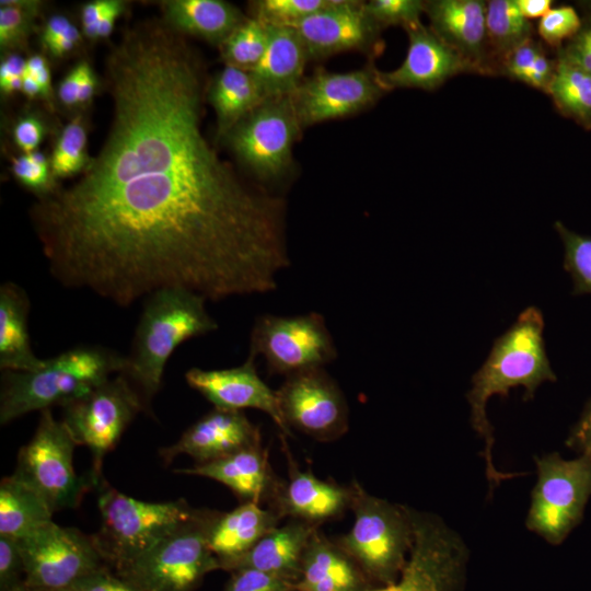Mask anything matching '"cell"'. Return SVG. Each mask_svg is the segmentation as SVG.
<instances>
[{
    "mask_svg": "<svg viewBox=\"0 0 591 591\" xmlns=\"http://www.w3.org/2000/svg\"><path fill=\"white\" fill-rule=\"evenodd\" d=\"M559 56L591 74V22L582 24Z\"/></svg>",
    "mask_w": 591,
    "mask_h": 591,
    "instance_id": "cell-46",
    "label": "cell"
},
{
    "mask_svg": "<svg viewBox=\"0 0 591 591\" xmlns=\"http://www.w3.org/2000/svg\"><path fill=\"white\" fill-rule=\"evenodd\" d=\"M372 583L357 564L318 528L305 547L296 591H363Z\"/></svg>",
    "mask_w": 591,
    "mask_h": 591,
    "instance_id": "cell-25",
    "label": "cell"
},
{
    "mask_svg": "<svg viewBox=\"0 0 591 591\" xmlns=\"http://www.w3.org/2000/svg\"><path fill=\"white\" fill-rule=\"evenodd\" d=\"M61 407V420L73 440L91 452V477L96 487L103 478L105 455L116 447L137 414L147 409L146 405L130 381L119 373Z\"/></svg>",
    "mask_w": 591,
    "mask_h": 591,
    "instance_id": "cell-10",
    "label": "cell"
},
{
    "mask_svg": "<svg viewBox=\"0 0 591 591\" xmlns=\"http://www.w3.org/2000/svg\"><path fill=\"white\" fill-rule=\"evenodd\" d=\"M332 0H255L250 2V18L268 26L294 27Z\"/></svg>",
    "mask_w": 591,
    "mask_h": 591,
    "instance_id": "cell-36",
    "label": "cell"
},
{
    "mask_svg": "<svg viewBox=\"0 0 591 591\" xmlns=\"http://www.w3.org/2000/svg\"><path fill=\"white\" fill-rule=\"evenodd\" d=\"M187 384L213 407L227 410L253 408L269 415L283 437L291 436L278 403L276 391L258 375L255 358L247 357L239 367L219 370L192 368L185 373Z\"/></svg>",
    "mask_w": 591,
    "mask_h": 591,
    "instance_id": "cell-18",
    "label": "cell"
},
{
    "mask_svg": "<svg viewBox=\"0 0 591 591\" xmlns=\"http://www.w3.org/2000/svg\"><path fill=\"white\" fill-rule=\"evenodd\" d=\"M316 529L304 521L289 519L263 536L228 571L251 568L296 583L301 575L305 547Z\"/></svg>",
    "mask_w": 591,
    "mask_h": 591,
    "instance_id": "cell-27",
    "label": "cell"
},
{
    "mask_svg": "<svg viewBox=\"0 0 591 591\" xmlns=\"http://www.w3.org/2000/svg\"><path fill=\"white\" fill-rule=\"evenodd\" d=\"M175 472L217 480L231 489L240 502H255L271 509L283 484L271 468L262 443Z\"/></svg>",
    "mask_w": 591,
    "mask_h": 591,
    "instance_id": "cell-22",
    "label": "cell"
},
{
    "mask_svg": "<svg viewBox=\"0 0 591 591\" xmlns=\"http://www.w3.org/2000/svg\"><path fill=\"white\" fill-rule=\"evenodd\" d=\"M364 8L382 30L392 25L407 30L421 24L420 16L425 13V1L371 0L364 2Z\"/></svg>",
    "mask_w": 591,
    "mask_h": 591,
    "instance_id": "cell-39",
    "label": "cell"
},
{
    "mask_svg": "<svg viewBox=\"0 0 591 591\" xmlns=\"http://www.w3.org/2000/svg\"><path fill=\"white\" fill-rule=\"evenodd\" d=\"M86 129L81 117L68 123L55 146L50 159L53 177H67L79 173L89 162Z\"/></svg>",
    "mask_w": 591,
    "mask_h": 591,
    "instance_id": "cell-35",
    "label": "cell"
},
{
    "mask_svg": "<svg viewBox=\"0 0 591 591\" xmlns=\"http://www.w3.org/2000/svg\"><path fill=\"white\" fill-rule=\"evenodd\" d=\"M536 467L525 524L549 544H559L578 523L591 495V461L553 453L536 457Z\"/></svg>",
    "mask_w": 591,
    "mask_h": 591,
    "instance_id": "cell-13",
    "label": "cell"
},
{
    "mask_svg": "<svg viewBox=\"0 0 591 591\" xmlns=\"http://www.w3.org/2000/svg\"><path fill=\"white\" fill-rule=\"evenodd\" d=\"M281 519L274 509L255 502H240L229 512L215 511L208 524L207 538L220 569L228 570L263 536L278 526Z\"/></svg>",
    "mask_w": 591,
    "mask_h": 591,
    "instance_id": "cell-24",
    "label": "cell"
},
{
    "mask_svg": "<svg viewBox=\"0 0 591 591\" xmlns=\"http://www.w3.org/2000/svg\"><path fill=\"white\" fill-rule=\"evenodd\" d=\"M351 529L334 542L371 583L390 586L399 578L414 543L410 507L370 495L354 480Z\"/></svg>",
    "mask_w": 591,
    "mask_h": 591,
    "instance_id": "cell-5",
    "label": "cell"
},
{
    "mask_svg": "<svg viewBox=\"0 0 591 591\" xmlns=\"http://www.w3.org/2000/svg\"><path fill=\"white\" fill-rule=\"evenodd\" d=\"M414 543L396 582L363 591H464L468 549L438 515L410 508Z\"/></svg>",
    "mask_w": 591,
    "mask_h": 591,
    "instance_id": "cell-11",
    "label": "cell"
},
{
    "mask_svg": "<svg viewBox=\"0 0 591 591\" xmlns=\"http://www.w3.org/2000/svg\"><path fill=\"white\" fill-rule=\"evenodd\" d=\"M533 26L520 11L517 0H491L486 3V32L490 53L501 60L532 38Z\"/></svg>",
    "mask_w": 591,
    "mask_h": 591,
    "instance_id": "cell-33",
    "label": "cell"
},
{
    "mask_svg": "<svg viewBox=\"0 0 591 591\" xmlns=\"http://www.w3.org/2000/svg\"><path fill=\"white\" fill-rule=\"evenodd\" d=\"M44 136L42 121L34 116L21 118L13 129L15 144L23 153L35 152Z\"/></svg>",
    "mask_w": 591,
    "mask_h": 591,
    "instance_id": "cell-47",
    "label": "cell"
},
{
    "mask_svg": "<svg viewBox=\"0 0 591 591\" xmlns=\"http://www.w3.org/2000/svg\"><path fill=\"white\" fill-rule=\"evenodd\" d=\"M301 132L291 96H280L264 100L223 140L259 182L274 183L292 170Z\"/></svg>",
    "mask_w": 591,
    "mask_h": 591,
    "instance_id": "cell-8",
    "label": "cell"
},
{
    "mask_svg": "<svg viewBox=\"0 0 591 591\" xmlns=\"http://www.w3.org/2000/svg\"><path fill=\"white\" fill-rule=\"evenodd\" d=\"M268 35L267 25L247 16L220 46L224 63L253 70L265 53Z\"/></svg>",
    "mask_w": 591,
    "mask_h": 591,
    "instance_id": "cell-34",
    "label": "cell"
},
{
    "mask_svg": "<svg viewBox=\"0 0 591 591\" xmlns=\"http://www.w3.org/2000/svg\"><path fill=\"white\" fill-rule=\"evenodd\" d=\"M78 444L62 420L50 408L40 412L35 433L18 455L14 475L35 489L54 512L77 508L92 477L79 476L73 467Z\"/></svg>",
    "mask_w": 591,
    "mask_h": 591,
    "instance_id": "cell-9",
    "label": "cell"
},
{
    "mask_svg": "<svg viewBox=\"0 0 591 591\" xmlns=\"http://www.w3.org/2000/svg\"><path fill=\"white\" fill-rule=\"evenodd\" d=\"M204 83L196 51L164 21L138 22L112 47L106 138L30 211L61 286L124 308L161 289L219 301L277 288L290 265L286 200L208 142Z\"/></svg>",
    "mask_w": 591,
    "mask_h": 591,
    "instance_id": "cell-1",
    "label": "cell"
},
{
    "mask_svg": "<svg viewBox=\"0 0 591 591\" xmlns=\"http://www.w3.org/2000/svg\"><path fill=\"white\" fill-rule=\"evenodd\" d=\"M25 60L19 55L11 54L0 63V89L3 94L21 90Z\"/></svg>",
    "mask_w": 591,
    "mask_h": 591,
    "instance_id": "cell-48",
    "label": "cell"
},
{
    "mask_svg": "<svg viewBox=\"0 0 591 591\" xmlns=\"http://www.w3.org/2000/svg\"><path fill=\"white\" fill-rule=\"evenodd\" d=\"M46 500L14 474L0 483V536L16 540L53 521Z\"/></svg>",
    "mask_w": 591,
    "mask_h": 591,
    "instance_id": "cell-31",
    "label": "cell"
},
{
    "mask_svg": "<svg viewBox=\"0 0 591 591\" xmlns=\"http://www.w3.org/2000/svg\"><path fill=\"white\" fill-rule=\"evenodd\" d=\"M80 69L79 88H78V104L86 103L94 94L96 80L95 76L85 61L78 63Z\"/></svg>",
    "mask_w": 591,
    "mask_h": 591,
    "instance_id": "cell-53",
    "label": "cell"
},
{
    "mask_svg": "<svg viewBox=\"0 0 591 591\" xmlns=\"http://www.w3.org/2000/svg\"><path fill=\"white\" fill-rule=\"evenodd\" d=\"M205 303L206 298L182 288L161 289L146 298L121 372L140 394L146 408L162 385L166 362L174 350L193 337L218 329Z\"/></svg>",
    "mask_w": 591,
    "mask_h": 591,
    "instance_id": "cell-3",
    "label": "cell"
},
{
    "mask_svg": "<svg viewBox=\"0 0 591 591\" xmlns=\"http://www.w3.org/2000/svg\"><path fill=\"white\" fill-rule=\"evenodd\" d=\"M80 40L79 30L71 24L62 34L51 40L45 48L50 55L61 57L71 51Z\"/></svg>",
    "mask_w": 591,
    "mask_h": 591,
    "instance_id": "cell-51",
    "label": "cell"
},
{
    "mask_svg": "<svg viewBox=\"0 0 591 591\" xmlns=\"http://www.w3.org/2000/svg\"><path fill=\"white\" fill-rule=\"evenodd\" d=\"M223 591H296L294 583L251 568L231 571Z\"/></svg>",
    "mask_w": 591,
    "mask_h": 591,
    "instance_id": "cell-42",
    "label": "cell"
},
{
    "mask_svg": "<svg viewBox=\"0 0 591 591\" xmlns=\"http://www.w3.org/2000/svg\"><path fill=\"white\" fill-rule=\"evenodd\" d=\"M38 8L39 2L37 1H1V48H14L25 42Z\"/></svg>",
    "mask_w": 591,
    "mask_h": 591,
    "instance_id": "cell-38",
    "label": "cell"
},
{
    "mask_svg": "<svg viewBox=\"0 0 591 591\" xmlns=\"http://www.w3.org/2000/svg\"><path fill=\"white\" fill-rule=\"evenodd\" d=\"M565 250V268L570 274L576 293H591V237L580 235L561 222L555 223Z\"/></svg>",
    "mask_w": 591,
    "mask_h": 591,
    "instance_id": "cell-37",
    "label": "cell"
},
{
    "mask_svg": "<svg viewBox=\"0 0 591 591\" xmlns=\"http://www.w3.org/2000/svg\"><path fill=\"white\" fill-rule=\"evenodd\" d=\"M521 13L528 19L544 16L552 9L551 0H517Z\"/></svg>",
    "mask_w": 591,
    "mask_h": 591,
    "instance_id": "cell-56",
    "label": "cell"
},
{
    "mask_svg": "<svg viewBox=\"0 0 591 591\" xmlns=\"http://www.w3.org/2000/svg\"><path fill=\"white\" fill-rule=\"evenodd\" d=\"M213 512L199 509L171 534L114 571L140 591H195L206 575L220 569L207 538Z\"/></svg>",
    "mask_w": 591,
    "mask_h": 591,
    "instance_id": "cell-7",
    "label": "cell"
},
{
    "mask_svg": "<svg viewBox=\"0 0 591 591\" xmlns=\"http://www.w3.org/2000/svg\"><path fill=\"white\" fill-rule=\"evenodd\" d=\"M208 100L217 116V139L223 140L265 99L251 71L225 65L213 78Z\"/></svg>",
    "mask_w": 591,
    "mask_h": 591,
    "instance_id": "cell-30",
    "label": "cell"
},
{
    "mask_svg": "<svg viewBox=\"0 0 591 591\" xmlns=\"http://www.w3.org/2000/svg\"><path fill=\"white\" fill-rule=\"evenodd\" d=\"M62 591H140L107 565L79 578Z\"/></svg>",
    "mask_w": 591,
    "mask_h": 591,
    "instance_id": "cell-44",
    "label": "cell"
},
{
    "mask_svg": "<svg viewBox=\"0 0 591 591\" xmlns=\"http://www.w3.org/2000/svg\"><path fill=\"white\" fill-rule=\"evenodd\" d=\"M542 47L532 38L515 47L501 60L503 72L514 80L525 83Z\"/></svg>",
    "mask_w": 591,
    "mask_h": 591,
    "instance_id": "cell-45",
    "label": "cell"
},
{
    "mask_svg": "<svg viewBox=\"0 0 591 591\" xmlns=\"http://www.w3.org/2000/svg\"><path fill=\"white\" fill-rule=\"evenodd\" d=\"M25 68L36 80L42 96L49 97L51 94V76L46 59L40 55H32L25 60Z\"/></svg>",
    "mask_w": 591,
    "mask_h": 591,
    "instance_id": "cell-50",
    "label": "cell"
},
{
    "mask_svg": "<svg viewBox=\"0 0 591 591\" xmlns=\"http://www.w3.org/2000/svg\"><path fill=\"white\" fill-rule=\"evenodd\" d=\"M276 393L289 429L292 427L318 441H333L347 432L349 409L346 397L323 368L286 376Z\"/></svg>",
    "mask_w": 591,
    "mask_h": 591,
    "instance_id": "cell-15",
    "label": "cell"
},
{
    "mask_svg": "<svg viewBox=\"0 0 591 591\" xmlns=\"http://www.w3.org/2000/svg\"><path fill=\"white\" fill-rule=\"evenodd\" d=\"M31 302L25 290L14 282L0 287V369L34 371L45 359L32 349L27 327Z\"/></svg>",
    "mask_w": 591,
    "mask_h": 591,
    "instance_id": "cell-28",
    "label": "cell"
},
{
    "mask_svg": "<svg viewBox=\"0 0 591 591\" xmlns=\"http://www.w3.org/2000/svg\"><path fill=\"white\" fill-rule=\"evenodd\" d=\"M431 32L475 72L488 74L494 69L489 62L486 32V2L479 0L425 1Z\"/></svg>",
    "mask_w": 591,
    "mask_h": 591,
    "instance_id": "cell-21",
    "label": "cell"
},
{
    "mask_svg": "<svg viewBox=\"0 0 591 591\" xmlns=\"http://www.w3.org/2000/svg\"><path fill=\"white\" fill-rule=\"evenodd\" d=\"M262 356L273 374L291 375L323 368L337 349L322 314L294 316L263 314L252 327L248 357Z\"/></svg>",
    "mask_w": 591,
    "mask_h": 591,
    "instance_id": "cell-12",
    "label": "cell"
},
{
    "mask_svg": "<svg viewBox=\"0 0 591 591\" xmlns=\"http://www.w3.org/2000/svg\"><path fill=\"white\" fill-rule=\"evenodd\" d=\"M72 23L61 14L50 16L42 31V43L46 47L51 40L62 34Z\"/></svg>",
    "mask_w": 591,
    "mask_h": 591,
    "instance_id": "cell-55",
    "label": "cell"
},
{
    "mask_svg": "<svg viewBox=\"0 0 591 591\" xmlns=\"http://www.w3.org/2000/svg\"><path fill=\"white\" fill-rule=\"evenodd\" d=\"M581 26L577 11L570 5H560L552 8L540 19L537 32L547 44L558 46L565 39H571Z\"/></svg>",
    "mask_w": 591,
    "mask_h": 591,
    "instance_id": "cell-41",
    "label": "cell"
},
{
    "mask_svg": "<svg viewBox=\"0 0 591 591\" xmlns=\"http://www.w3.org/2000/svg\"><path fill=\"white\" fill-rule=\"evenodd\" d=\"M18 541L24 560L25 583L34 591H62L106 565L92 535L54 521Z\"/></svg>",
    "mask_w": 591,
    "mask_h": 591,
    "instance_id": "cell-14",
    "label": "cell"
},
{
    "mask_svg": "<svg viewBox=\"0 0 591 591\" xmlns=\"http://www.w3.org/2000/svg\"><path fill=\"white\" fill-rule=\"evenodd\" d=\"M161 5L164 21L172 28L219 47L247 19L239 8L222 0H169Z\"/></svg>",
    "mask_w": 591,
    "mask_h": 591,
    "instance_id": "cell-29",
    "label": "cell"
},
{
    "mask_svg": "<svg viewBox=\"0 0 591 591\" xmlns=\"http://www.w3.org/2000/svg\"><path fill=\"white\" fill-rule=\"evenodd\" d=\"M543 331L542 312L535 306L525 309L495 340L487 359L472 378L466 395L470 419L472 428L484 440L482 455L490 490L521 474L503 473L494 465V434L486 414L487 402L494 395L507 396L517 386H522L525 399H530L542 383L556 380L546 355Z\"/></svg>",
    "mask_w": 591,
    "mask_h": 591,
    "instance_id": "cell-2",
    "label": "cell"
},
{
    "mask_svg": "<svg viewBox=\"0 0 591 591\" xmlns=\"http://www.w3.org/2000/svg\"><path fill=\"white\" fill-rule=\"evenodd\" d=\"M310 60H323L346 51L374 58L383 50L379 24L364 8V1L332 0L294 26Z\"/></svg>",
    "mask_w": 591,
    "mask_h": 591,
    "instance_id": "cell-17",
    "label": "cell"
},
{
    "mask_svg": "<svg viewBox=\"0 0 591 591\" xmlns=\"http://www.w3.org/2000/svg\"><path fill=\"white\" fill-rule=\"evenodd\" d=\"M547 93L557 108L584 128H591V74L558 55Z\"/></svg>",
    "mask_w": 591,
    "mask_h": 591,
    "instance_id": "cell-32",
    "label": "cell"
},
{
    "mask_svg": "<svg viewBox=\"0 0 591 591\" xmlns=\"http://www.w3.org/2000/svg\"><path fill=\"white\" fill-rule=\"evenodd\" d=\"M124 9V2L119 0H111L108 8L104 12L99 26L97 38L109 36L113 31L116 19L120 15Z\"/></svg>",
    "mask_w": 591,
    "mask_h": 591,
    "instance_id": "cell-54",
    "label": "cell"
},
{
    "mask_svg": "<svg viewBox=\"0 0 591 591\" xmlns=\"http://www.w3.org/2000/svg\"><path fill=\"white\" fill-rule=\"evenodd\" d=\"M405 31L408 47L404 61L392 71L378 70L379 81L386 92L404 88L431 91L456 74L475 72L422 23Z\"/></svg>",
    "mask_w": 591,
    "mask_h": 591,
    "instance_id": "cell-20",
    "label": "cell"
},
{
    "mask_svg": "<svg viewBox=\"0 0 591 591\" xmlns=\"http://www.w3.org/2000/svg\"><path fill=\"white\" fill-rule=\"evenodd\" d=\"M262 443L260 430L243 410L213 407L190 425L172 445L161 448L165 464L186 454L195 464L208 463L239 450Z\"/></svg>",
    "mask_w": 591,
    "mask_h": 591,
    "instance_id": "cell-19",
    "label": "cell"
},
{
    "mask_svg": "<svg viewBox=\"0 0 591 591\" xmlns=\"http://www.w3.org/2000/svg\"><path fill=\"white\" fill-rule=\"evenodd\" d=\"M111 0H96L85 3L81 11L82 31L91 39L97 38L99 23Z\"/></svg>",
    "mask_w": 591,
    "mask_h": 591,
    "instance_id": "cell-49",
    "label": "cell"
},
{
    "mask_svg": "<svg viewBox=\"0 0 591 591\" xmlns=\"http://www.w3.org/2000/svg\"><path fill=\"white\" fill-rule=\"evenodd\" d=\"M7 591H34L33 589H31L25 582L10 589V590H7Z\"/></svg>",
    "mask_w": 591,
    "mask_h": 591,
    "instance_id": "cell-57",
    "label": "cell"
},
{
    "mask_svg": "<svg viewBox=\"0 0 591 591\" xmlns=\"http://www.w3.org/2000/svg\"><path fill=\"white\" fill-rule=\"evenodd\" d=\"M80 69L77 65L62 79L58 88V96L60 102L66 106L78 104V88H79Z\"/></svg>",
    "mask_w": 591,
    "mask_h": 591,
    "instance_id": "cell-52",
    "label": "cell"
},
{
    "mask_svg": "<svg viewBox=\"0 0 591 591\" xmlns=\"http://www.w3.org/2000/svg\"><path fill=\"white\" fill-rule=\"evenodd\" d=\"M23 582L25 568L19 541L0 536V591L10 590Z\"/></svg>",
    "mask_w": 591,
    "mask_h": 591,
    "instance_id": "cell-43",
    "label": "cell"
},
{
    "mask_svg": "<svg viewBox=\"0 0 591 591\" xmlns=\"http://www.w3.org/2000/svg\"><path fill=\"white\" fill-rule=\"evenodd\" d=\"M12 172L16 179L37 195V198L56 187L53 182L50 161L40 152L24 153L14 158Z\"/></svg>",
    "mask_w": 591,
    "mask_h": 591,
    "instance_id": "cell-40",
    "label": "cell"
},
{
    "mask_svg": "<svg viewBox=\"0 0 591 591\" xmlns=\"http://www.w3.org/2000/svg\"><path fill=\"white\" fill-rule=\"evenodd\" d=\"M126 357L102 346H78L45 359L34 371H2L0 422L65 405L121 373Z\"/></svg>",
    "mask_w": 591,
    "mask_h": 591,
    "instance_id": "cell-4",
    "label": "cell"
},
{
    "mask_svg": "<svg viewBox=\"0 0 591 591\" xmlns=\"http://www.w3.org/2000/svg\"><path fill=\"white\" fill-rule=\"evenodd\" d=\"M268 32L265 53L251 72L265 100L291 96L305 77V45L294 27L268 26Z\"/></svg>",
    "mask_w": 591,
    "mask_h": 591,
    "instance_id": "cell-26",
    "label": "cell"
},
{
    "mask_svg": "<svg viewBox=\"0 0 591 591\" xmlns=\"http://www.w3.org/2000/svg\"><path fill=\"white\" fill-rule=\"evenodd\" d=\"M373 62L351 71L333 72L322 67L304 77L291 95L303 129L326 120L358 114L374 105L386 91Z\"/></svg>",
    "mask_w": 591,
    "mask_h": 591,
    "instance_id": "cell-16",
    "label": "cell"
},
{
    "mask_svg": "<svg viewBox=\"0 0 591 591\" xmlns=\"http://www.w3.org/2000/svg\"><path fill=\"white\" fill-rule=\"evenodd\" d=\"M96 489L101 528L92 537L103 560L114 570L148 551L199 510L183 498L141 501L119 493L104 478Z\"/></svg>",
    "mask_w": 591,
    "mask_h": 591,
    "instance_id": "cell-6",
    "label": "cell"
},
{
    "mask_svg": "<svg viewBox=\"0 0 591 591\" xmlns=\"http://www.w3.org/2000/svg\"><path fill=\"white\" fill-rule=\"evenodd\" d=\"M288 479L283 480L273 509L283 519L301 520L318 528L350 510L352 487L323 480L302 471L287 450Z\"/></svg>",
    "mask_w": 591,
    "mask_h": 591,
    "instance_id": "cell-23",
    "label": "cell"
}]
</instances>
